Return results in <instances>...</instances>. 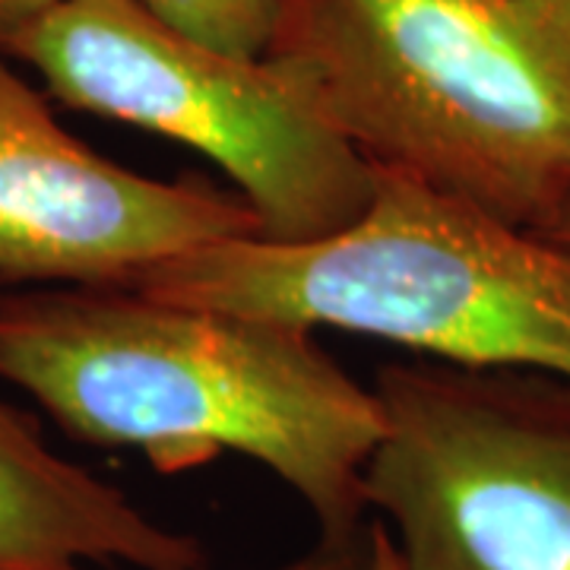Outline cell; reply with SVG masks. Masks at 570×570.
<instances>
[{
    "label": "cell",
    "mask_w": 570,
    "mask_h": 570,
    "mask_svg": "<svg viewBox=\"0 0 570 570\" xmlns=\"http://www.w3.org/2000/svg\"><path fill=\"white\" fill-rule=\"evenodd\" d=\"M0 381L67 434L134 450L163 475L223 453L261 463L324 546H348L371 520L384 406L317 330L121 285H0Z\"/></svg>",
    "instance_id": "obj_1"
},
{
    "label": "cell",
    "mask_w": 570,
    "mask_h": 570,
    "mask_svg": "<svg viewBox=\"0 0 570 570\" xmlns=\"http://www.w3.org/2000/svg\"><path fill=\"white\" fill-rule=\"evenodd\" d=\"M266 61L381 171L530 232L570 200V0H288Z\"/></svg>",
    "instance_id": "obj_2"
},
{
    "label": "cell",
    "mask_w": 570,
    "mask_h": 570,
    "mask_svg": "<svg viewBox=\"0 0 570 570\" xmlns=\"http://www.w3.org/2000/svg\"><path fill=\"white\" fill-rule=\"evenodd\" d=\"M374 171L371 206L330 238H235L156 266L130 288L358 333L456 367L570 381V247Z\"/></svg>",
    "instance_id": "obj_3"
},
{
    "label": "cell",
    "mask_w": 570,
    "mask_h": 570,
    "mask_svg": "<svg viewBox=\"0 0 570 570\" xmlns=\"http://www.w3.org/2000/svg\"><path fill=\"white\" fill-rule=\"evenodd\" d=\"M58 102L190 146L223 168L266 242L311 245L365 213L377 171L273 61L168 29L137 0H61L0 39Z\"/></svg>",
    "instance_id": "obj_4"
},
{
    "label": "cell",
    "mask_w": 570,
    "mask_h": 570,
    "mask_svg": "<svg viewBox=\"0 0 570 570\" xmlns=\"http://www.w3.org/2000/svg\"><path fill=\"white\" fill-rule=\"evenodd\" d=\"M374 393L367 513L409 570H570V381L428 358Z\"/></svg>",
    "instance_id": "obj_5"
},
{
    "label": "cell",
    "mask_w": 570,
    "mask_h": 570,
    "mask_svg": "<svg viewBox=\"0 0 570 570\" xmlns=\"http://www.w3.org/2000/svg\"><path fill=\"white\" fill-rule=\"evenodd\" d=\"M235 238L250 206L206 181H156L67 134L0 63V285H121Z\"/></svg>",
    "instance_id": "obj_6"
},
{
    "label": "cell",
    "mask_w": 570,
    "mask_h": 570,
    "mask_svg": "<svg viewBox=\"0 0 570 570\" xmlns=\"http://www.w3.org/2000/svg\"><path fill=\"white\" fill-rule=\"evenodd\" d=\"M204 570L197 535L63 460L0 400V570Z\"/></svg>",
    "instance_id": "obj_7"
},
{
    "label": "cell",
    "mask_w": 570,
    "mask_h": 570,
    "mask_svg": "<svg viewBox=\"0 0 570 570\" xmlns=\"http://www.w3.org/2000/svg\"><path fill=\"white\" fill-rule=\"evenodd\" d=\"M168 29L216 51L266 61L288 0H137Z\"/></svg>",
    "instance_id": "obj_8"
},
{
    "label": "cell",
    "mask_w": 570,
    "mask_h": 570,
    "mask_svg": "<svg viewBox=\"0 0 570 570\" xmlns=\"http://www.w3.org/2000/svg\"><path fill=\"white\" fill-rule=\"evenodd\" d=\"M324 570H409L403 551L396 549L393 535L377 517H371L365 530L358 532V539H352L348 546H324Z\"/></svg>",
    "instance_id": "obj_9"
},
{
    "label": "cell",
    "mask_w": 570,
    "mask_h": 570,
    "mask_svg": "<svg viewBox=\"0 0 570 570\" xmlns=\"http://www.w3.org/2000/svg\"><path fill=\"white\" fill-rule=\"evenodd\" d=\"M61 0H0V39L17 32L26 22L39 20L41 13L55 10Z\"/></svg>",
    "instance_id": "obj_10"
},
{
    "label": "cell",
    "mask_w": 570,
    "mask_h": 570,
    "mask_svg": "<svg viewBox=\"0 0 570 570\" xmlns=\"http://www.w3.org/2000/svg\"><path fill=\"white\" fill-rule=\"evenodd\" d=\"M535 235H546L551 242H561V245L570 247V200L564 204V209L554 216V223L549 228H542V232H535Z\"/></svg>",
    "instance_id": "obj_11"
},
{
    "label": "cell",
    "mask_w": 570,
    "mask_h": 570,
    "mask_svg": "<svg viewBox=\"0 0 570 570\" xmlns=\"http://www.w3.org/2000/svg\"><path fill=\"white\" fill-rule=\"evenodd\" d=\"M326 564V549L317 542V549L305 554V558H295V561H288L283 568H273V570H324Z\"/></svg>",
    "instance_id": "obj_12"
}]
</instances>
